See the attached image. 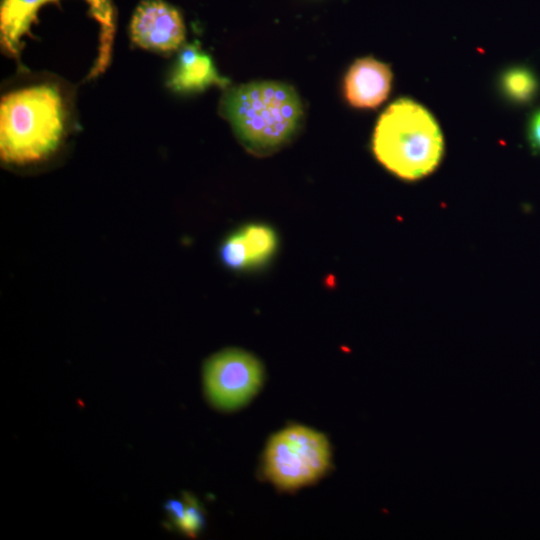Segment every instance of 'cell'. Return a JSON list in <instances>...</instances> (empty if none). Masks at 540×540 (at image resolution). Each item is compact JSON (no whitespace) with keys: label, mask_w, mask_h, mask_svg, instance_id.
Instances as JSON below:
<instances>
[{"label":"cell","mask_w":540,"mask_h":540,"mask_svg":"<svg viewBox=\"0 0 540 540\" xmlns=\"http://www.w3.org/2000/svg\"><path fill=\"white\" fill-rule=\"evenodd\" d=\"M226 82L218 75L212 59L196 45H187L180 51L168 78V86L176 92L202 91Z\"/></svg>","instance_id":"obj_8"},{"label":"cell","mask_w":540,"mask_h":540,"mask_svg":"<svg viewBox=\"0 0 540 540\" xmlns=\"http://www.w3.org/2000/svg\"><path fill=\"white\" fill-rule=\"evenodd\" d=\"M262 378L263 369L258 359L237 349L215 354L204 368L206 394L221 409L244 405L258 391Z\"/></svg>","instance_id":"obj_5"},{"label":"cell","mask_w":540,"mask_h":540,"mask_svg":"<svg viewBox=\"0 0 540 540\" xmlns=\"http://www.w3.org/2000/svg\"><path fill=\"white\" fill-rule=\"evenodd\" d=\"M250 258L251 265L266 261L276 247L274 231L264 224H249L240 230Z\"/></svg>","instance_id":"obj_10"},{"label":"cell","mask_w":540,"mask_h":540,"mask_svg":"<svg viewBox=\"0 0 540 540\" xmlns=\"http://www.w3.org/2000/svg\"><path fill=\"white\" fill-rule=\"evenodd\" d=\"M220 253L224 264L231 269H242L251 265L247 247L240 230L231 234L223 242Z\"/></svg>","instance_id":"obj_12"},{"label":"cell","mask_w":540,"mask_h":540,"mask_svg":"<svg viewBox=\"0 0 540 540\" xmlns=\"http://www.w3.org/2000/svg\"><path fill=\"white\" fill-rule=\"evenodd\" d=\"M220 110L245 148L256 155H267L283 146L302 118L295 90L274 81L231 89L222 98Z\"/></svg>","instance_id":"obj_2"},{"label":"cell","mask_w":540,"mask_h":540,"mask_svg":"<svg viewBox=\"0 0 540 540\" xmlns=\"http://www.w3.org/2000/svg\"><path fill=\"white\" fill-rule=\"evenodd\" d=\"M330 463V446L326 437L311 428L287 427L268 442L265 450V472L283 489H295L321 477Z\"/></svg>","instance_id":"obj_4"},{"label":"cell","mask_w":540,"mask_h":540,"mask_svg":"<svg viewBox=\"0 0 540 540\" xmlns=\"http://www.w3.org/2000/svg\"><path fill=\"white\" fill-rule=\"evenodd\" d=\"M391 81L388 65L370 57L358 59L345 76V97L354 107L375 108L387 98Z\"/></svg>","instance_id":"obj_7"},{"label":"cell","mask_w":540,"mask_h":540,"mask_svg":"<svg viewBox=\"0 0 540 540\" xmlns=\"http://www.w3.org/2000/svg\"><path fill=\"white\" fill-rule=\"evenodd\" d=\"M503 91L514 100H527L536 89V80L530 71L524 68H513L502 77Z\"/></svg>","instance_id":"obj_11"},{"label":"cell","mask_w":540,"mask_h":540,"mask_svg":"<svg viewBox=\"0 0 540 540\" xmlns=\"http://www.w3.org/2000/svg\"><path fill=\"white\" fill-rule=\"evenodd\" d=\"M50 0H43L47 2ZM91 6L92 13L96 19L101 23L107 34H109L113 28L112 22V7L109 0H87Z\"/></svg>","instance_id":"obj_14"},{"label":"cell","mask_w":540,"mask_h":540,"mask_svg":"<svg viewBox=\"0 0 540 540\" xmlns=\"http://www.w3.org/2000/svg\"><path fill=\"white\" fill-rule=\"evenodd\" d=\"M178 526L186 531L188 534H195V532L201 527L203 518L198 507L195 504L187 503L186 507H183L180 513L174 518Z\"/></svg>","instance_id":"obj_13"},{"label":"cell","mask_w":540,"mask_h":540,"mask_svg":"<svg viewBox=\"0 0 540 540\" xmlns=\"http://www.w3.org/2000/svg\"><path fill=\"white\" fill-rule=\"evenodd\" d=\"M130 35L138 46L162 53L178 49L185 39L180 13L161 0H145L135 10Z\"/></svg>","instance_id":"obj_6"},{"label":"cell","mask_w":540,"mask_h":540,"mask_svg":"<svg viewBox=\"0 0 540 540\" xmlns=\"http://www.w3.org/2000/svg\"><path fill=\"white\" fill-rule=\"evenodd\" d=\"M529 140L535 149L540 150V111L530 121Z\"/></svg>","instance_id":"obj_15"},{"label":"cell","mask_w":540,"mask_h":540,"mask_svg":"<svg viewBox=\"0 0 540 540\" xmlns=\"http://www.w3.org/2000/svg\"><path fill=\"white\" fill-rule=\"evenodd\" d=\"M66 125L58 87L39 84L5 94L0 103V155L3 161H40L59 146Z\"/></svg>","instance_id":"obj_1"},{"label":"cell","mask_w":540,"mask_h":540,"mask_svg":"<svg viewBox=\"0 0 540 540\" xmlns=\"http://www.w3.org/2000/svg\"><path fill=\"white\" fill-rule=\"evenodd\" d=\"M377 160L404 180H418L432 173L444 151L441 130L419 103L402 98L393 102L377 121L373 141Z\"/></svg>","instance_id":"obj_3"},{"label":"cell","mask_w":540,"mask_h":540,"mask_svg":"<svg viewBox=\"0 0 540 540\" xmlns=\"http://www.w3.org/2000/svg\"><path fill=\"white\" fill-rule=\"evenodd\" d=\"M43 0H3L0 8V34L4 49L15 55L21 38L28 32Z\"/></svg>","instance_id":"obj_9"}]
</instances>
